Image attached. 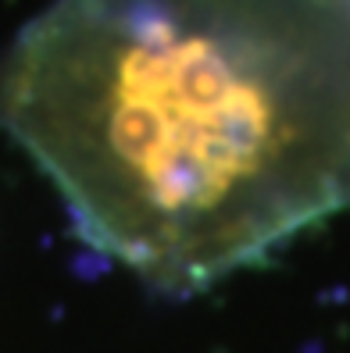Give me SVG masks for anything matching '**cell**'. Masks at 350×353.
<instances>
[{
  "mask_svg": "<svg viewBox=\"0 0 350 353\" xmlns=\"http://www.w3.org/2000/svg\"><path fill=\"white\" fill-rule=\"evenodd\" d=\"M0 125L93 246L211 285L350 207V0H54Z\"/></svg>",
  "mask_w": 350,
  "mask_h": 353,
  "instance_id": "obj_1",
  "label": "cell"
}]
</instances>
